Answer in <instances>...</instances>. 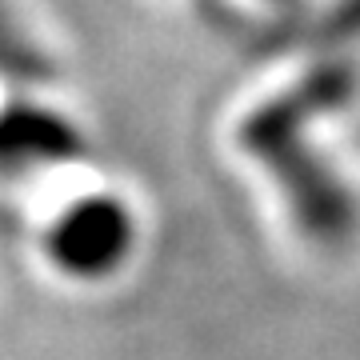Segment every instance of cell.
<instances>
[{
    "instance_id": "obj_1",
    "label": "cell",
    "mask_w": 360,
    "mask_h": 360,
    "mask_svg": "<svg viewBox=\"0 0 360 360\" xmlns=\"http://www.w3.org/2000/svg\"><path fill=\"white\" fill-rule=\"evenodd\" d=\"M132 217L116 196L77 200L49 232V260L77 281H104L132 248Z\"/></svg>"
}]
</instances>
